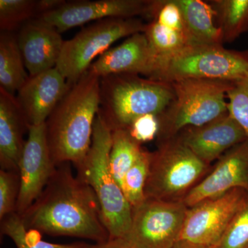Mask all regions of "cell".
<instances>
[{"mask_svg":"<svg viewBox=\"0 0 248 248\" xmlns=\"http://www.w3.org/2000/svg\"><path fill=\"white\" fill-rule=\"evenodd\" d=\"M178 135L196 156L209 166L223 153L248 140L244 130L228 112L202 126L186 128Z\"/></svg>","mask_w":248,"mask_h":248,"instance_id":"14","label":"cell"},{"mask_svg":"<svg viewBox=\"0 0 248 248\" xmlns=\"http://www.w3.org/2000/svg\"><path fill=\"white\" fill-rule=\"evenodd\" d=\"M170 84L174 97L157 115V141L174 138L186 128L202 126L228 112L227 92L232 81L184 79Z\"/></svg>","mask_w":248,"mask_h":248,"instance_id":"5","label":"cell"},{"mask_svg":"<svg viewBox=\"0 0 248 248\" xmlns=\"http://www.w3.org/2000/svg\"><path fill=\"white\" fill-rule=\"evenodd\" d=\"M236 188L248 193V140L221 156L212 172L203 178L182 202L189 208Z\"/></svg>","mask_w":248,"mask_h":248,"instance_id":"13","label":"cell"},{"mask_svg":"<svg viewBox=\"0 0 248 248\" xmlns=\"http://www.w3.org/2000/svg\"><path fill=\"white\" fill-rule=\"evenodd\" d=\"M27 230L53 236H71L104 242L110 238L97 196L71 164L56 170L40 197L20 216Z\"/></svg>","mask_w":248,"mask_h":248,"instance_id":"1","label":"cell"},{"mask_svg":"<svg viewBox=\"0 0 248 248\" xmlns=\"http://www.w3.org/2000/svg\"><path fill=\"white\" fill-rule=\"evenodd\" d=\"M212 248H248V200Z\"/></svg>","mask_w":248,"mask_h":248,"instance_id":"28","label":"cell"},{"mask_svg":"<svg viewBox=\"0 0 248 248\" xmlns=\"http://www.w3.org/2000/svg\"><path fill=\"white\" fill-rule=\"evenodd\" d=\"M146 24L138 17L108 18L94 22L71 40L64 41L55 68L68 84H75L98 55L110 49L116 41L143 32Z\"/></svg>","mask_w":248,"mask_h":248,"instance_id":"8","label":"cell"},{"mask_svg":"<svg viewBox=\"0 0 248 248\" xmlns=\"http://www.w3.org/2000/svg\"><path fill=\"white\" fill-rule=\"evenodd\" d=\"M109 156L110 172L122 188L125 174L135 164L141 155V143L134 140L128 129H117L112 131Z\"/></svg>","mask_w":248,"mask_h":248,"instance_id":"22","label":"cell"},{"mask_svg":"<svg viewBox=\"0 0 248 248\" xmlns=\"http://www.w3.org/2000/svg\"><path fill=\"white\" fill-rule=\"evenodd\" d=\"M217 26L223 43H232L248 32V0H213Z\"/></svg>","mask_w":248,"mask_h":248,"instance_id":"21","label":"cell"},{"mask_svg":"<svg viewBox=\"0 0 248 248\" xmlns=\"http://www.w3.org/2000/svg\"><path fill=\"white\" fill-rule=\"evenodd\" d=\"M20 192V177L18 172L0 170V220L17 210Z\"/></svg>","mask_w":248,"mask_h":248,"instance_id":"30","label":"cell"},{"mask_svg":"<svg viewBox=\"0 0 248 248\" xmlns=\"http://www.w3.org/2000/svg\"><path fill=\"white\" fill-rule=\"evenodd\" d=\"M227 108L248 139V76L232 81L227 92Z\"/></svg>","mask_w":248,"mask_h":248,"instance_id":"27","label":"cell"},{"mask_svg":"<svg viewBox=\"0 0 248 248\" xmlns=\"http://www.w3.org/2000/svg\"><path fill=\"white\" fill-rule=\"evenodd\" d=\"M247 76L248 50H229L215 45L187 46L158 65L149 78L169 83L184 79L233 81Z\"/></svg>","mask_w":248,"mask_h":248,"instance_id":"7","label":"cell"},{"mask_svg":"<svg viewBox=\"0 0 248 248\" xmlns=\"http://www.w3.org/2000/svg\"><path fill=\"white\" fill-rule=\"evenodd\" d=\"M174 248H210L205 247H200V246H189V245L177 244Z\"/></svg>","mask_w":248,"mask_h":248,"instance_id":"33","label":"cell"},{"mask_svg":"<svg viewBox=\"0 0 248 248\" xmlns=\"http://www.w3.org/2000/svg\"><path fill=\"white\" fill-rule=\"evenodd\" d=\"M174 97L170 83L131 73L109 75L100 78L97 115L111 131L128 129L140 116L162 113Z\"/></svg>","mask_w":248,"mask_h":248,"instance_id":"3","label":"cell"},{"mask_svg":"<svg viewBox=\"0 0 248 248\" xmlns=\"http://www.w3.org/2000/svg\"><path fill=\"white\" fill-rule=\"evenodd\" d=\"M56 169L46 138L45 123L29 125L19 164L20 192L16 213L19 216L40 197Z\"/></svg>","mask_w":248,"mask_h":248,"instance_id":"12","label":"cell"},{"mask_svg":"<svg viewBox=\"0 0 248 248\" xmlns=\"http://www.w3.org/2000/svg\"><path fill=\"white\" fill-rule=\"evenodd\" d=\"M188 208L182 201L148 199L133 210L129 239L142 248H174Z\"/></svg>","mask_w":248,"mask_h":248,"instance_id":"10","label":"cell"},{"mask_svg":"<svg viewBox=\"0 0 248 248\" xmlns=\"http://www.w3.org/2000/svg\"><path fill=\"white\" fill-rule=\"evenodd\" d=\"M151 158V152L143 148L136 162L124 177L122 191L133 210L146 200L145 187L149 173Z\"/></svg>","mask_w":248,"mask_h":248,"instance_id":"25","label":"cell"},{"mask_svg":"<svg viewBox=\"0 0 248 248\" xmlns=\"http://www.w3.org/2000/svg\"><path fill=\"white\" fill-rule=\"evenodd\" d=\"M1 233L12 240L17 248H89V246L86 243L58 244L43 241L40 232L25 228L17 213L11 214L1 220Z\"/></svg>","mask_w":248,"mask_h":248,"instance_id":"24","label":"cell"},{"mask_svg":"<svg viewBox=\"0 0 248 248\" xmlns=\"http://www.w3.org/2000/svg\"><path fill=\"white\" fill-rule=\"evenodd\" d=\"M147 17L164 27L179 31L186 37L182 11L175 0H152Z\"/></svg>","mask_w":248,"mask_h":248,"instance_id":"29","label":"cell"},{"mask_svg":"<svg viewBox=\"0 0 248 248\" xmlns=\"http://www.w3.org/2000/svg\"><path fill=\"white\" fill-rule=\"evenodd\" d=\"M152 0H97L69 1L36 19L60 32L87 23L108 18L148 17Z\"/></svg>","mask_w":248,"mask_h":248,"instance_id":"11","label":"cell"},{"mask_svg":"<svg viewBox=\"0 0 248 248\" xmlns=\"http://www.w3.org/2000/svg\"><path fill=\"white\" fill-rule=\"evenodd\" d=\"M155 66V57L143 32L130 36L123 43L101 55L89 68L94 76L131 73L149 78Z\"/></svg>","mask_w":248,"mask_h":248,"instance_id":"17","label":"cell"},{"mask_svg":"<svg viewBox=\"0 0 248 248\" xmlns=\"http://www.w3.org/2000/svg\"><path fill=\"white\" fill-rule=\"evenodd\" d=\"M38 16L35 0H0V29L3 32H14Z\"/></svg>","mask_w":248,"mask_h":248,"instance_id":"26","label":"cell"},{"mask_svg":"<svg viewBox=\"0 0 248 248\" xmlns=\"http://www.w3.org/2000/svg\"><path fill=\"white\" fill-rule=\"evenodd\" d=\"M29 124L17 98L0 87V166L19 172Z\"/></svg>","mask_w":248,"mask_h":248,"instance_id":"18","label":"cell"},{"mask_svg":"<svg viewBox=\"0 0 248 248\" xmlns=\"http://www.w3.org/2000/svg\"><path fill=\"white\" fill-rule=\"evenodd\" d=\"M89 248H142L128 237H110L104 242L89 244Z\"/></svg>","mask_w":248,"mask_h":248,"instance_id":"32","label":"cell"},{"mask_svg":"<svg viewBox=\"0 0 248 248\" xmlns=\"http://www.w3.org/2000/svg\"><path fill=\"white\" fill-rule=\"evenodd\" d=\"M143 32L148 39L155 57L153 72L160 63L172 58L190 46L184 33L164 27L155 20L150 21L146 24Z\"/></svg>","mask_w":248,"mask_h":248,"instance_id":"23","label":"cell"},{"mask_svg":"<svg viewBox=\"0 0 248 248\" xmlns=\"http://www.w3.org/2000/svg\"><path fill=\"white\" fill-rule=\"evenodd\" d=\"M248 200L246 190L236 188L189 208L177 244L214 247Z\"/></svg>","mask_w":248,"mask_h":248,"instance_id":"9","label":"cell"},{"mask_svg":"<svg viewBox=\"0 0 248 248\" xmlns=\"http://www.w3.org/2000/svg\"><path fill=\"white\" fill-rule=\"evenodd\" d=\"M128 130L132 138L141 144L153 141L159 131L158 116L154 114L140 116L133 121Z\"/></svg>","mask_w":248,"mask_h":248,"instance_id":"31","label":"cell"},{"mask_svg":"<svg viewBox=\"0 0 248 248\" xmlns=\"http://www.w3.org/2000/svg\"><path fill=\"white\" fill-rule=\"evenodd\" d=\"M175 2L182 11L189 45H223L216 13L210 3L202 0H175Z\"/></svg>","mask_w":248,"mask_h":248,"instance_id":"19","label":"cell"},{"mask_svg":"<svg viewBox=\"0 0 248 248\" xmlns=\"http://www.w3.org/2000/svg\"><path fill=\"white\" fill-rule=\"evenodd\" d=\"M17 39L29 76L56 67L64 41L55 28L32 19L20 28Z\"/></svg>","mask_w":248,"mask_h":248,"instance_id":"16","label":"cell"},{"mask_svg":"<svg viewBox=\"0 0 248 248\" xmlns=\"http://www.w3.org/2000/svg\"><path fill=\"white\" fill-rule=\"evenodd\" d=\"M70 85L56 68L29 76L16 98L30 125L45 123Z\"/></svg>","mask_w":248,"mask_h":248,"instance_id":"15","label":"cell"},{"mask_svg":"<svg viewBox=\"0 0 248 248\" xmlns=\"http://www.w3.org/2000/svg\"><path fill=\"white\" fill-rule=\"evenodd\" d=\"M27 68L14 32L0 34V87L14 94L29 79Z\"/></svg>","mask_w":248,"mask_h":248,"instance_id":"20","label":"cell"},{"mask_svg":"<svg viewBox=\"0 0 248 248\" xmlns=\"http://www.w3.org/2000/svg\"><path fill=\"white\" fill-rule=\"evenodd\" d=\"M112 131L100 116L94 120L92 143L77 175L87 183L99 201L110 237H127L133 221V209L110 172L109 156Z\"/></svg>","mask_w":248,"mask_h":248,"instance_id":"4","label":"cell"},{"mask_svg":"<svg viewBox=\"0 0 248 248\" xmlns=\"http://www.w3.org/2000/svg\"><path fill=\"white\" fill-rule=\"evenodd\" d=\"M158 142L151 152L146 198L182 201L208 172L209 165L196 156L179 135Z\"/></svg>","mask_w":248,"mask_h":248,"instance_id":"6","label":"cell"},{"mask_svg":"<svg viewBox=\"0 0 248 248\" xmlns=\"http://www.w3.org/2000/svg\"><path fill=\"white\" fill-rule=\"evenodd\" d=\"M100 78L89 70L69 89L45 122L46 138L56 166L81 167L92 143L99 108Z\"/></svg>","mask_w":248,"mask_h":248,"instance_id":"2","label":"cell"}]
</instances>
